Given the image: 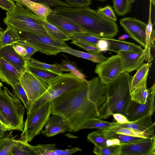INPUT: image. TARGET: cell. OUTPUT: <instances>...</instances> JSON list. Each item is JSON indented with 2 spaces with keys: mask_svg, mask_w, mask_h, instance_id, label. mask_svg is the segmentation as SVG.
<instances>
[{
  "mask_svg": "<svg viewBox=\"0 0 155 155\" xmlns=\"http://www.w3.org/2000/svg\"><path fill=\"white\" fill-rule=\"evenodd\" d=\"M71 43L75 45L92 54H97L101 51L95 45L86 42L79 41H72Z\"/></svg>",
  "mask_w": 155,
  "mask_h": 155,
  "instance_id": "40",
  "label": "cell"
},
{
  "mask_svg": "<svg viewBox=\"0 0 155 155\" xmlns=\"http://www.w3.org/2000/svg\"><path fill=\"white\" fill-rule=\"evenodd\" d=\"M21 102L8 87L0 90V112L11 130H23L25 107Z\"/></svg>",
  "mask_w": 155,
  "mask_h": 155,
  "instance_id": "5",
  "label": "cell"
},
{
  "mask_svg": "<svg viewBox=\"0 0 155 155\" xmlns=\"http://www.w3.org/2000/svg\"><path fill=\"white\" fill-rule=\"evenodd\" d=\"M88 88L87 81H84L51 101V114L64 119L69 132L81 130L90 119H105L112 115L106 93Z\"/></svg>",
  "mask_w": 155,
  "mask_h": 155,
  "instance_id": "1",
  "label": "cell"
},
{
  "mask_svg": "<svg viewBox=\"0 0 155 155\" xmlns=\"http://www.w3.org/2000/svg\"><path fill=\"white\" fill-rule=\"evenodd\" d=\"M114 119L117 121V122L120 124H124L131 122L128 120L126 117L120 114L116 113L112 114Z\"/></svg>",
  "mask_w": 155,
  "mask_h": 155,
  "instance_id": "48",
  "label": "cell"
},
{
  "mask_svg": "<svg viewBox=\"0 0 155 155\" xmlns=\"http://www.w3.org/2000/svg\"><path fill=\"white\" fill-rule=\"evenodd\" d=\"M27 62L32 65L61 74H63V72H70L69 70L59 67L58 64H48L33 58H30Z\"/></svg>",
  "mask_w": 155,
  "mask_h": 155,
  "instance_id": "31",
  "label": "cell"
},
{
  "mask_svg": "<svg viewBox=\"0 0 155 155\" xmlns=\"http://www.w3.org/2000/svg\"><path fill=\"white\" fill-rule=\"evenodd\" d=\"M114 10L118 16H123L131 11L130 0H113Z\"/></svg>",
  "mask_w": 155,
  "mask_h": 155,
  "instance_id": "33",
  "label": "cell"
},
{
  "mask_svg": "<svg viewBox=\"0 0 155 155\" xmlns=\"http://www.w3.org/2000/svg\"><path fill=\"white\" fill-rule=\"evenodd\" d=\"M12 88L13 89V93L22 101L28 111L29 109L30 103L20 82L16 83Z\"/></svg>",
  "mask_w": 155,
  "mask_h": 155,
  "instance_id": "37",
  "label": "cell"
},
{
  "mask_svg": "<svg viewBox=\"0 0 155 155\" xmlns=\"http://www.w3.org/2000/svg\"><path fill=\"white\" fill-rule=\"evenodd\" d=\"M84 81L70 72L62 74L49 80V86L40 97L30 104L28 110L36 109L47 101H51L66 91L82 83Z\"/></svg>",
  "mask_w": 155,
  "mask_h": 155,
  "instance_id": "6",
  "label": "cell"
},
{
  "mask_svg": "<svg viewBox=\"0 0 155 155\" xmlns=\"http://www.w3.org/2000/svg\"><path fill=\"white\" fill-rule=\"evenodd\" d=\"M12 47L15 52L19 55L24 58L25 56L26 49L22 45L17 42L12 45Z\"/></svg>",
  "mask_w": 155,
  "mask_h": 155,
  "instance_id": "46",
  "label": "cell"
},
{
  "mask_svg": "<svg viewBox=\"0 0 155 155\" xmlns=\"http://www.w3.org/2000/svg\"><path fill=\"white\" fill-rule=\"evenodd\" d=\"M120 144L101 147L95 146L93 150L97 155H120Z\"/></svg>",
  "mask_w": 155,
  "mask_h": 155,
  "instance_id": "35",
  "label": "cell"
},
{
  "mask_svg": "<svg viewBox=\"0 0 155 155\" xmlns=\"http://www.w3.org/2000/svg\"><path fill=\"white\" fill-rule=\"evenodd\" d=\"M147 81H143L130 94L132 101L140 104L146 102L149 93Z\"/></svg>",
  "mask_w": 155,
  "mask_h": 155,
  "instance_id": "27",
  "label": "cell"
},
{
  "mask_svg": "<svg viewBox=\"0 0 155 155\" xmlns=\"http://www.w3.org/2000/svg\"><path fill=\"white\" fill-rule=\"evenodd\" d=\"M106 129L108 131L117 134L143 138L147 137L143 134L137 133L131 129L127 128L114 127Z\"/></svg>",
  "mask_w": 155,
  "mask_h": 155,
  "instance_id": "38",
  "label": "cell"
},
{
  "mask_svg": "<svg viewBox=\"0 0 155 155\" xmlns=\"http://www.w3.org/2000/svg\"><path fill=\"white\" fill-rule=\"evenodd\" d=\"M42 133L48 137L64 133L68 130V125L66 121L61 116L52 114L44 126Z\"/></svg>",
  "mask_w": 155,
  "mask_h": 155,
  "instance_id": "17",
  "label": "cell"
},
{
  "mask_svg": "<svg viewBox=\"0 0 155 155\" xmlns=\"http://www.w3.org/2000/svg\"><path fill=\"white\" fill-rule=\"evenodd\" d=\"M152 64L151 62L143 63L137 70L136 74L131 76L130 84V94L143 81L147 80Z\"/></svg>",
  "mask_w": 155,
  "mask_h": 155,
  "instance_id": "21",
  "label": "cell"
},
{
  "mask_svg": "<svg viewBox=\"0 0 155 155\" xmlns=\"http://www.w3.org/2000/svg\"><path fill=\"white\" fill-rule=\"evenodd\" d=\"M108 43V51L116 53L120 51L138 52L143 49L139 45L133 43L113 39H107Z\"/></svg>",
  "mask_w": 155,
  "mask_h": 155,
  "instance_id": "20",
  "label": "cell"
},
{
  "mask_svg": "<svg viewBox=\"0 0 155 155\" xmlns=\"http://www.w3.org/2000/svg\"><path fill=\"white\" fill-rule=\"evenodd\" d=\"M0 123L2 125L4 129L6 131L11 130L10 127L8 126L5 120L0 112Z\"/></svg>",
  "mask_w": 155,
  "mask_h": 155,
  "instance_id": "49",
  "label": "cell"
},
{
  "mask_svg": "<svg viewBox=\"0 0 155 155\" xmlns=\"http://www.w3.org/2000/svg\"><path fill=\"white\" fill-rule=\"evenodd\" d=\"M35 147L37 154L39 155H53L57 148L55 144H38Z\"/></svg>",
  "mask_w": 155,
  "mask_h": 155,
  "instance_id": "39",
  "label": "cell"
},
{
  "mask_svg": "<svg viewBox=\"0 0 155 155\" xmlns=\"http://www.w3.org/2000/svg\"><path fill=\"white\" fill-rule=\"evenodd\" d=\"M150 115L140 118L134 121L124 124H120L115 127H125L145 135L147 137H151L154 135V123H152Z\"/></svg>",
  "mask_w": 155,
  "mask_h": 155,
  "instance_id": "16",
  "label": "cell"
},
{
  "mask_svg": "<svg viewBox=\"0 0 155 155\" xmlns=\"http://www.w3.org/2000/svg\"><path fill=\"white\" fill-rule=\"evenodd\" d=\"M155 38V30L153 29L150 37V41L151 45V48H154V41Z\"/></svg>",
  "mask_w": 155,
  "mask_h": 155,
  "instance_id": "50",
  "label": "cell"
},
{
  "mask_svg": "<svg viewBox=\"0 0 155 155\" xmlns=\"http://www.w3.org/2000/svg\"><path fill=\"white\" fill-rule=\"evenodd\" d=\"M131 76L124 72L106 85L107 104L112 115L125 116L132 101L130 89Z\"/></svg>",
  "mask_w": 155,
  "mask_h": 155,
  "instance_id": "3",
  "label": "cell"
},
{
  "mask_svg": "<svg viewBox=\"0 0 155 155\" xmlns=\"http://www.w3.org/2000/svg\"><path fill=\"white\" fill-rule=\"evenodd\" d=\"M26 68L27 70L34 74L48 80L56 78L62 74L36 67L27 62Z\"/></svg>",
  "mask_w": 155,
  "mask_h": 155,
  "instance_id": "28",
  "label": "cell"
},
{
  "mask_svg": "<svg viewBox=\"0 0 155 155\" xmlns=\"http://www.w3.org/2000/svg\"><path fill=\"white\" fill-rule=\"evenodd\" d=\"M4 30L0 26V34H3Z\"/></svg>",
  "mask_w": 155,
  "mask_h": 155,
  "instance_id": "53",
  "label": "cell"
},
{
  "mask_svg": "<svg viewBox=\"0 0 155 155\" xmlns=\"http://www.w3.org/2000/svg\"><path fill=\"white\" fill-rule=\"evenodd\" d=\"M118 123H111L101 119H93L88 120L82 127L81 129H106L114 127Z\"/></svg>",
  "mask_w": 155,
  "mask_h": 155,
  "instance_id": "30",
  "label": "cell"
},
{
  "mask_svg": "<svg viewBox=\"0 0 155 155\" xmlns=\"http://www.w3.org/2000/svg\"><path fill=\"white\" fill-rule=\"evenodd\" d=\"M3 34H0V40H1Z\"/></svg>",
  "mask_w": 155,
  "mask_h": 155,
  "instance_id": "58",
  "label": "cell"
},
{
  "mask_svg": "<svg viewBox=\"0 0 155 155\" xmlns=\"http://www.w3.org/2000/svg\"><path fill=\"white\" fill-rule=\"evenodd\" d=\"M70 40L79 41L86 42L96 46L98 41L103 38L95 36L84 32L73 33L68 36Z\"/></svg>",
  "mask_w": 155,
  "mask_h": 155,
  "instance_id": "32",
  "label": "cell"
},
{
  "mask_svg": "<svg viewBox=\"0 0 155 155\" xmlns=\"http://www.w3.org/2000/svg\"><path fill=\"white\" fill-rule=\"evenodd\" d=\"M15 5V2L12 0H0V7L7 12L12 10Z\"/></svg>",
  "mask_w": 155,
  "mask_h": 155,
  "instance_id": "45",
  "label": "cell"
},
{
  "mask_svg": "<svg viewBox=\"0 0 155 155\" xmlns=\"http://www.w3.org/2000/svg\"><path fill=\"white\" fill-rule=\"evenodd\" d=\"M120 155H154L155 137L144 138L128 143H120Z\"/></svg>",
  "mask_w": 155,
  "mask_h": 155,
  "instance_id": "12",
  "label": "cell"
},
{
  "mask_svg": "<svg viewBox=\"0 0 155 155\" xmlns=\"http://www.w3.org/2000/svg\"><path fill=\"white\" fill-rule=\"evenodd\" d=\"M97 0V1H100L101 2H104L106 1V0Z\"/></svg>",
  "mask_w": 155,
  "mask_h": 155,
  "instance_id": "57",
  "label": "cell"
},
{
  "mask_svg": "<svg viewBox=\"0 0 155 155\" xmlns=\"http://www.w3.org/2000/svg\"><path fill=\"white\" fill-rule=\"evenodd\" d=\"M20 82L30 104L43 94L49 86V80L38 77L27 69L22 74Z\"/></svg>",
  "mask_w": 155,
  "mask_h": 155,
  "instance_id": "9",
  "label": "cell"
},
{
  "mask_svg": "<svg viewBox=\"0 0 155 155\" xmlns=\"http://www.w3.org/2000/svg\"><path fill=\"white\" fill-rule=\"evenodd\" d=\"M19 41L33 47L47 55H55L61 52L59 48L68 47L65 41H59L48 35L19 32Z\"/></svg>",
  "mask_w": 155,
  "mask_h": 155,
  "instance_id": "8",
  "label": "cell"
},
{
  "mask_svg": "<svg viewBox=\"0 0 155 155\" xmlns=\"http://www.w3.org/2000/svg\"><path fill=\"white\" fill-rule=\"evenodd\" d=\"M27 117L21 135V139L31 142L39 134L51 114V101H47L36 109L27 112Z\"/></svg>",
  "mask_w": 155,
  "mask_h": 155,
  "instance_id": "7",
  "label": "cell"
},
{
  "mask_svg": "<svg viewBox=\"0 0 155 155\" xmlns=\"http://www.w3.org/2000/svg\"><path fill=\"white\" fill-rule=\"evenodd\" d=\"M148 89V95L145 104H139L132 100L125 115L130 121H134L147 116H152L153 114L155 109V84Z\"/></svg>",
  "mask_w": 155,
  "mask_h": 155,
  "instance_id": "11",
  "label": "cell"
},
{
  "mask_svg": "<svg viewBox=\"0 0 155 155\" xmlns=\"http://www.w3.org/2000/svg\"><path fill=\"white\" fill-rule=\"evenodd\" d=\"M87 138L95 146L101 147L107 146L106 143L108 139L98 130L88 134Z\"/></svg>",
  "mask_w": 155,
  "mask_h": 155,
  "instance_id": "36",
  "label": "cell"
},
{
  "mask_svg": "<svg viewBox=\"0 0 155 155\" xmlns=\"http://www.w3.org/2000/svg\"><path fill=\"white\" fill-rule=\"evenodd\" d=\"M94 72L98 75L101 81L106 84L124 72L120 57L117 54L98 63Z\"/></svg>",
  "mask_w": 155,
  "mask_h": 155,
  "instance_id": "10",
  "label": "cell"
},
{
  "mask_svg": "<svg viewBox=\"0 0 155 155\" xmlns=\"http://www.w3.org/2000/svg\"><path fill=\"white\" fill-rule=\"evenodd\" d=\"M6 13L4 23L18 32L49 35L44 27L43 20L21 4L15 2L12 10Z\"/></svg>",
  "mask_w": 155,
  "mask_h": 155,
  "instance_id": "4",
  "label": "cell"
},
{
  "mask_svg": "<svg viewBox=\"0 0 155 155\" xmlns=\"http://www.w3.org/2000/svg\"><path fill=\"white\" fill-rule=\"evenodd\" d=\"M23 5L26 7L33 13L43 20H47L48 15L52 12V10L48 6L35 2L29 0H24Z\"/></svg>",
  "mask_w": 155,
  "mask_h": 155,
  "instance_id": "23",
  "label": "cell"
},
{
  "mask_svg": "<svg viewBox=\"0 0 155 155\" xmlns=\"http://www.w3.org/2000/svg\"><path fill=\"white\" fill-rule=\"evenodd\" d=\"M121 57L124 72H130L137 70L145 61L148 60L146 50L138 52L120 51L117 53Z\"/></svg>",
  "mask_w": 155,
  "mask_h": 155,
  "instance_id": "14",
  "label": "cell"
},
{
  "mask_svg": "<svg viewBox=\"0 0 155 155\" xmlns=\"http://www.w3.org/2000/svg\"><path fill=\"white\" fill-rule=\"evenodd\" d=\"M59 49L61 52L67 53L95 63L103 62L107 58L101 52L97 54H92L76 50L69 46L66 48H60Z\"/></svg>",
  "mask_w": 155,
  "mask_h": 155,
  "instance_id": "22",
  "label": "cell"
},
{
  "mask_svg": "<svg viewBox=\"0 0 155 155\" xmlns=\"http://www.w3.org/2000/svg\"><path fill=\"white\" fill-rule=\"evenodd\" d=\"M13 130L8 131L0 138V155H11L17 135L14 136Z\"/></svg>",
  "mask_w": 155,
  "mask_h": 155,
  "instance_id": "24",
  "label": "cell"
},
{
  "mask_svg": "<svg viewBox=\"0 0 155 155\" xmlns=\"http://www.w3.org/2000/svg\"><path fill=\"white\" fill-rule=\"evenodd\" d=\"M43 23L48 34L52 38L65 42L70 40L68 36L47 20H43Z\"/></svg>",
  "mask_w": 155,
  "mask_h": 155,
  "instance_id": "29",
  "label": "cell"
},
{
  "mask_svg": "<svg viewBox=\"0 0 155 155\" xmlns=\"http://www.w3.org/2000/svg\"><path fill=\"white\" fill-rule=\"evenodd\" d=\"M47 20L67 36L75 33L85 32L77 23L59 15L51 13Z\"/></svg>",
  "mask_w": 155,
  "mask_h": 155,
  "instance_id": "15",
  "label": "cell"
},
{
  "mask_svg": "<svg viewBox=\"0 0 155 155\" xmlns=\"http://www.w3.org/2000/svg\"><path fill=\"white\" fill-rule=\"evenodd\" d=\"M136 0H130V1L132 4V3H134L136 1ZM148 0L150 1V0Z\"/></svg>",
  "mask_w": 155,
  "mask_h": 155,
  "instance_id": "56",
  "label": "cell"
},
{
  "mask_svg": "<svg viewBox=\"0 0 155 155\" xmlns=\"http://www.w3.org/2000/svg\"><path fill=\"white\" fill-rule=\"evenodd\" d=\"M53 11L54 13L62 15L76 22L85 32L96 37L112 38L118 31L115 21L89 7H58L54 8Z\"/></svg>",
  "mask_w": 155,
  "mask_h": 155,
  "instance_id": "2",
  "label": "cell"
},
{
  "mask_svg": "<svg viewBox=\"0 0 155 155\" xmlns=\"http://www.w3.org/2000/svg\"><path fill=\"white\" fill-rule=\"evenodd\" d=\"M107 39L103 38L100 39L97 44V47L101 51H108V43Z\"/></svg>",
  "mask_w": 155,
  "mask_h": 155,
  "instance_id": "47",
  "label": "cell"
},
{
  "mask_svg": "<svg viewBox=\"0 0 155 155\" xmlns=\"http://www.w3.org/2000/svg\"><path fill=\"white\" fill-rule=\"evenodd\" d=\"M150 1H151V3H152L153 5H154L155 3V0H151Z\"/></svg>",
  "mask_w": 155,
  "mask_h": 155,
  "instance_id": "54",
  "label": "cell"
},
{
  "mask_svg": "<svg viewBox=\"0 0 155 155\" xmlns=\"http://www.w3.org/2000/svg\"><path fill=\"white\" fill-rule=\"evenodd\" d=\"M129 37H130V36L128 35L124 34L119 37L118 38V40H124Z\"/></svg>",
  "mask_w": 155,
  "mask_h": 155,
  "instance_id": "52",
  "label": "cell"
},
{
  "mask_svg": "<svg viewBox=\"0 0 155 155\" xmlns=\"http://www.w3.org/2000/svg\"><path fill=\"white\" fill-rule=\"evenodd\" d=\"M81 151V149L78 147L65 150H60L56 148L54 151L53 155H69Z\"/></svg>",
  "mask_w": 155,
  "mask_h": 155,
  "instance_id": "43",
  "label": "cell"
},
{
  "mask_svg": "<svg viewBox=\"0 0 155 155\" xmlns=\"http://www.w3.org/2000/svg\"></svg>",
  "mask_w": 155,
  "mask_h": 155,
  "instance_id": "59",
  "label": "cell"
},
{
  "mask_svg": "<svg viewBox=\"0 0 155 155\" xmlns=\"http://www.w3.org/2000/svg\"><path fill=\"white\" fill-rule=\"evenodd\" d=\"M120 24L130 37L145 48L147 24L134 17L123 18L120 19Z\"/></svg>",
  "mask_w": 155,
  "mask_h": 155,
  "instance_id": "13",
  "label": "cell"
},
{
  "mask_svg": "<svg viewBox=\"0 0 155 155\" xmlns=\"http://www.w3.org/2000/svg\"><path fill=\"white\" fill-rule=\"evenodd\" d=\"M19 40V32L12 26L7 25L0 40V49L5 46L13 45Z\"/></svg>",
  "mask_w": 155,
  "mask_h": 155,
  "instance_id": "26",
  "label": "cell"
},
{
  "mask_svg": "<svg viewBox=\"0 0 155 155\" xmlns=\"http://www.w3.org/2000/svg\"><path fill=\"white\" fill-rule=\"evenodd\" d=\"M59 67L67 69L69 70L70 72L82 80L87 81L86 76L77 67L75 63L71 62L68 60H62V62L60 64H58Z\"/></svg>",
  "mask_w": 155,
  "mask_h": 155,
  "instance_id": "34",
  "label": "cell"
},
{
  "mask_svg": "<svg viewBox=\"0 0 155 155\" xmlns=\"http://www.w3.org/2000/svg\"><path fill=\"white\" fill-rule=\"evenodd\" d=\"M97 10L105 17L115 21H117V18L112 8L108 5L104 7H99Z\"/></svg>",
  "mask_w": 155,
  "mask_h": 155,
  "instance_id": "41",
  "label": "cell"
},
{
  "mask_svg": "<svg viewBox=\"0 0 155 155\" xmlns=\"http://www.w3.org/2000/svg\"><path fill=\"white\" fill-rule=\"evenodd\" d=\"M22 73L20 72L12 65L0 56V79L12 87L20 82Z\"/></svg>",
  "mask_w": 155,
  "mask_h": 155,
  "instance_id": "18",
  "label": "cell"
},
{
  "mask_svg": "<svg viewBox=\"0 0 155 155\" xmlns=\"http://www.w3.org/2000/svg\"><path fill=\"white\" fill-rule=\"evenodd\" d=\"M6 132L4 129L2 125L0 123V138L2 137Z\"/></svg>",
  "mask_w": 155,
  "mask_h": 155,
  "instance_id": "51",
  "label": "cell"
},
{
  "mask_svg": "<svg viewBox=\"0 0 155 155\" xmlns=\"http://www.w3.org/2000/svg\"><path fill=\"white\" fill-rule=\"evenodd\" d=\"M0 56L3 58L21 73L27 69V62L24 57L15 52L12 45H7L1 48L0 49Z\"/></svg>",
  "mask_w": 155,
  "mask_h": 155,
  "instance_id": "19",
  "label": "cell"
},
{
  "mask_svg": "<svg viewBox=\"0 0 155 155\" xmlns=\"http://www.w3.org/2000/svg\"><path fill=\"white\" fill-rule=\"evenodd\" d=\"M3 86V84L0 81V90L1 89V87Z\"/></svg>",
  "mask_w": 155,
  "mask_h": 155,
  "instance_id": "55",
  "label": "cell"
},
{
  "mask_svg": "<svg viewBox=\"0 0 155 155\" xmlns=\"http://www.w3.org/2000/svg\"><path fill=\"white\" fill-rule=\"evenodd\" d=\"M37 155L35 147L30 145L26 141L16 140L12 150L11 155Z\"/></svg>",
  "mask_w": 155,
  "mask_h": 155,
  "instance_id": "25",
  "label": "cell"
},
{
  "mask_svg": "<svg viewBox=\"0 0 155 155\" xmlns=\"http://www.w3.org/2000/svg\"><path fill=\"white\" fill-rule=\"evenodd\" d=\"M71 7L82 8L88 7L91 4V0H64Z\"/></svg>",
  "mask_w": 155,
  "mask_h": 155,
  "instance_id": "42",
  "label": "cell"
},
{
  "mask_svg": "<svg viewBox=\"0 0 155 155\" xmlns=\"http://www.w3.org/2000/svg\"><path fill=\"white\" fill-rule=\"evenodd\" d=\"M17 42L22 45L26 49V54L24 58L26 62L32 55L38 51L35 48L25 42L21 41H18Z\"/></svg>",
  "mask_w": 155,
  "mask_h": 155,
  "instance_id": "44",
  "label": "cell"
}]
</instances>
